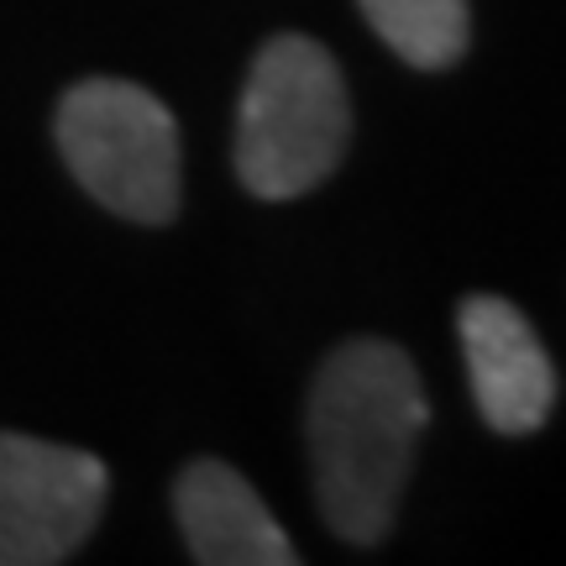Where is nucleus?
I'll return each mask as SVG.
<instances>
[{"label":"nucleus","instance_id":"obj_1","mask_svg":"<svg viewBox=\"0 0 566 566\" xmlns=\"http://www.w3.org/2000/svg\"><path fill=\"white\" fill-rule=\"evenodd\" d=\"M424 424L430 405L409 352L357 336L325 357L304 405V441L315 504L346 546H378L394 530Z\"/></svg>","mask_w":566,"mask_h":566},{"label":"nucleus","instance_id":"obj_2","mask_svg":"<svg viewBox=\"0 0 566 566\" xmlns=\"http://www.w3.org/2000/svg\"><path fill=\"white\" fill-rule=\"evenodd\" d=\"M352 101L325 42L279 32L258 48L237 111V179L258 200H300L346 158Z\"/></svg>","mask_w":566,"mask_h":566},{"label":"nucleus","instance_id":"obj_3","mask_svg":"<svg viewBox=\"0 0 566 566\" xmlns=\"http://www.w3.org/2000/svg\"><path fill=\"white\" fill-rule=\"evenodd\" d=\"M53 137L90 200L111 216L168 226L184 200L179 122L132 80H80L59 101Z\"/></svg>","mask_w":566,"mask_h":566},{"label":"nucleus","instance_id":"obj_4","mask_svg":"<svg viewBox=\"0 0 566 566\" xmlns=\"http://www.w3.org/2000/svg\"><path fill=\"white\" fill-rule=\"evenodd\" d=\"M105 462L80 446L0 436V566H59L105 514Z\"/></svg>","mask_w":566,"mask_h":566},{"label":"nucleus","instance_id":"obj_5","mask_svg":"<svg viewBox=\"0 0 566 566\" xmlns=\"http://www.w3.org/2000/svg\"><path fill=\"white\" fill-rule=\"evenodd\" d=\"M457 336L483 420L504 436L541 430L556 405V367L535 325L499 294H467L457 310Z\"/></svg>","mask_w":566,"mask_h":566},{"label":"nucleus","instance_id":"obj_6","mask_svg":"<svg viewBox=\"0 0 566 566\" xmlns=\"http://www.w3.org/2000/svg\"><path fill=\"white\" fill-rule=\"evenodd\" d=\"M174 520L189 556L200 566H294L300 551L289 546L279 520L268 514L258 488L237 467L200 457L174 483Z\"/></svg>","mask_w":566,"mask_h":566},{"label":"nucleus","instance_id":"obj_7","mask_svg":"<svg viewBox=\"0 0 566 566\" xmlns=\"http://www.w3.org/2000/svg\"><path fill=\"white\" fill-rule=\"evenodd\" d=\"M367 27L409 63V69H451L467 53L472 11L467 0H357Z\"/></svg>","mask_w":566,"mask_h":566}]
</instances>
